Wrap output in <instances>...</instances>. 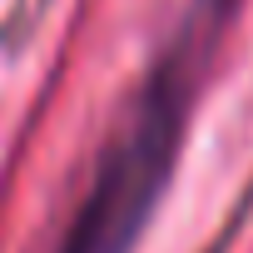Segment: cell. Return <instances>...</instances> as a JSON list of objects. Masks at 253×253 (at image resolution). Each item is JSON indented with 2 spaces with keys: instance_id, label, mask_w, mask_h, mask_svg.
<instances>
[{
  "instance_id": "1",
  "label": "cell",
  "mask_w": 253,
  "mask_h": 253,
  "mask_svg": "<svg viewBox=\"0 0 253 253\" xmlns=\"http://www.w3.org/2000/svg\"><path fill=\"white\" fill-rule=\"evenodd\" d=\"M228 5L233 0H194L189 5L184 25L149 65L129 109L119 114L114 134L104 139L89 189L60 238V253H134L144 223L154 218V204L174 179L189 109L199 99V80L228 20Z\"/></svg>"
}]
</instances>
